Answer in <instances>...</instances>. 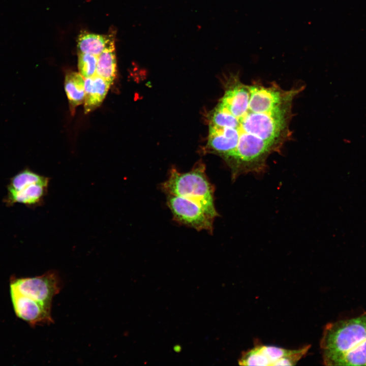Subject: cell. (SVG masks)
Instances as JSON below:
<instances>
[{
  "label": "cell",
  "instance_id": "ba28073f",
  "mask_svg": "<svg viewBox=\"0 0 366 366\" xmlns=\"http://www.w3.org/2000/svg\"><path fill=\"white\" fill-rule=\"evenodd\" d=\"M84 112L87 113L99 106L111 85L96 75L85 78Z\"/></svg>",
  "mask_w": 366,
  "mask_h": 366
},
{
  "label": "cell",
  "instance_id": "7a4b0ae2",
  "mask_svg": "<svg viewBox=\"0 0 366 366\" xmlns=\"http://www.w3.org/2000/svg\"><path fill=\"white\" fill-rule=\"evenodd\" d=\"M320 348L324 365H366V312L326 324Z\"/></svg>",
  "mask_w": 366,
  "mask_h": 366
},
{
  "label": "cell",
  "instance_id": "4fadbf2b",
  "mask_svg": "<svg viewBox=\"0 0 366 366\" xmlns=\"http://www.w3.org/2000/svg\"><path fill=\"white\" fill-rule=\"evenodd\" d=\"M48 178L29 169H25L15 175L11 180L8 191H19L32 184L44 181Z\"/></svg>",
  "mask_w": 366,
  "mask_h": 366
},
{
  "label": "cell",
  "instance_id": "52a82bcc",
  "mask_svg": "<svg viewBox=\"0 0 366 366\" xmlns=\"http://www.w3.org/2000/svg\"><path fill=\"white\" fill-rule=\"evenodd\" d=\"M10 294L15 312L19 318L34 326L52 323L51 309L27 297L10 286Z\"/></svg>",
  "mask_w": 366,
  "mask_h": 366
},
{
  "label": "cell",
  "instance_id": "8fae6325",
  "mask_svg": "<svg viewBox=\"0 0 366 366\" xmlns=\"http://www.w3.org/2000/svg\"><path fill=\"white\" fill-rule=\"evenodd\" d=\"M113 35H102L82 32L78 36L77 47L80 52L98 56L105 48Z\"/></svg>",
  "mask_w": 366,
  "mask_h": 366
},
{
  "label": "cell",
  "instance_id": "6da1fadb",
  "mask_svg": "<svg viewBox=\"0 0 366 366\" xmlns=\"http://www.w3.org/2000/svg\"><path fill=\"white\" fill-rule=\"evenodd\" d=\"M303 89H285L274 82L245 84L236 75L228 76L223 97L209 114L204 151L224 159L233 180L264 172L269 155L290 138L293 102Z\"/></svg>",
  "mask_w": 366,
  "mask_h": 366
},
{
  "label": "cell",
  "instance_id": "3957f363",
  "mask_svg": "<svg viewBox=\"0 0 366 366\" xmlns=\"http://www.w3.org/2000/svg\"><path fill=\"white\" fill-rule=\"evenodd\" d=\"M167 195L181 196L199 203L210 215L216 218L219 214L214 203V187L205 172V166L198 162L187 172L172 168L168 178L161 186Z\"/></svg>",
  "mask_w": 366,
  "mask_h": 366
},
{
  "label": "cell",
  "instance_id": "5bb4252c",
  "mask_svg": "<svg viewBox=\"0 0 366 366\" xmlns=\"http://www.w3.org/2000/svg\"><path fill=\"white\" fill-rule=\"evenodd\" d=\"M98 56L79 52L78 68L79 73L83 78H86L96 74Z\"/></svg>",
  "mask_w": 366,
  "mask_h": 366
},
{
  "label": "cell",
  "instance_id": "5b68a950",
  "mask_svg": "<svg viewBox=\"0 0 366 366\" xmlns=\"http://www.w3.org/2000/svg\"><path fill=\"white\" fill-rule=\"evenodd\" d=\"M167 204L173 219L178 223L198 231L212 232L216 218L198 202L181 196L168 195Z\"/></svg>",
  "mask_w": 366,
  "mask_h": 366
},
{
  "label": "cell",
  "instance_id": "8992f818",
  "mask_svg": "<svg viewBox=\"0 0 366 366\" xmlns=\"http://www.w3.org/2000/svg\"><path fill=\"white\" fill-rule=\"evenodd\" d=\"M10 286L21 294L51 309L53 297L60 290V281L57 273L49 271L33 278H12Z\"/></svg>",
  "mask_w": 366,
  "mask_h": 366
},
{
  "label": "cell",
  "instance_id": "30bf717a",
  "mask_svg": "<svg viewBox=\"0 0 366 366\" xmlns=\"http://www.w3.org/2000/svg\"><path fill=\"white\" fill-rule=\"evenodd\" d=\"M96 74L111 84L116 76V58L113 35L105 48L98 56Z\"/></svg>",
  "mask_w": 366,
  "mask_h": 366
},
{
  "label": "cell",
  "instance_id": "7c38bea8",
  "mask_svg": "<svg viewBox=\"0 0 366 366\" xmlns=\"http://www.w3.org/2000/svg\"><path fill=\"white\" fill-rule=\"evenodd\" d=\"M65 91L71 110L83 103L85 97V83L80 73L71 72L67 74L65 81Z\"/></svg>",
  "mask_w": 366,
  "mask_h": 366
},
{
  "label": "cell",
  "instance_id": "9c48e42d",
  "mask_svg": "<svg viewBox=\"0 0 366 366\" xmlns=\"http://www.w3.org/2000/svg\"><path fill=\"white\" fill-rule=\"evenodd\" d=\"M50 179L32 184L19 191H9L10 203H20L28 205L41 203L48 191Z\"/></svg>",
  "mask_w": 366,
  "mask_h": 366
},
{
  "label": "cell",
  "instance_id": "277c9868",
  "mask_svg": "<svg viewBox=\"0 0 366 366\" xmlns=\"http://www.w3.org/2000/svg\"><path fill=\"white\" fill-rule=\"evenodd\" d=\"M311 346L290 350L274 346L257 345L245 351L238 360L240 365H294L308 353Z\"/></svg>",
  "mask_w": 366,
  "mask_h": 366
}]
</instances>
